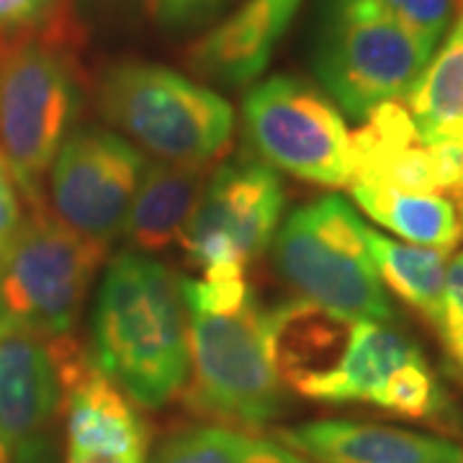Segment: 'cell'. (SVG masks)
I'll list each match as a JSON object with an SVG mask.
<instances>
[{
  "instance_id": "6da1fadb",
  "label": "cell",
  "mask_w": 463,
  "mask_h": 463,
  "mask_svg": "<svg viewBox=\"0 0 463 463\" xmlns=\"http://www.w3.org/2000/svg\"><path fill=\"white\" fill-rule=\"evenodd\" d=\"M270 315L281 376L301 397L365 404L438 428L458 422L422 347L392 322H347L301 298Z\"/></svg>"
},
{
  "instance_id": "7a4b0ae2",
  "label": "cell",
  "mask_w": 463,
  "mask_h": 463,
  "mask_svg": "<svg viewBox=\"0 0 463 463\" xmlns=\"http://www.w3.org/2000/svg\"><path fill=\"white\" fill-rule=\"evenodd\" d=\"M90 361L147 410L185 392L191 340L181 279L149 252L121 250L106 265L90 319Z\"/></svg>"
},
{
  "instance_id": "3957f363",
  "label": "cell",
  "mask_w": 463,
  "mask_h": 463,
  "mask_svg": "<svg viewBox=\"0 0 463 463\" xmlns=\"http://www.w3.org/2000/svg\"><path fill=\"white\" fill-rule=\"evenodd\" d=\"M181 288L191 340L188 407L242 430H258L276 420L286 381L270 309L245 279H181Z\"/></svg>"
},
{
  "instance_id": "277c9868",
  "label": "cell",
  "mask_w": 463,
  "mask_h": 463,
  "mask_svg": "<svg viewBox=\"0 0 463 463\" xmlns=\"http://www.w3.org/2000/svg\"><path fill=\"white\" fill-rule=\"evenodd\" d=\"M83 109L70 18L0 33V160L24 203L47 209V178Z\"/></svg>"
},
{
  "instance_id": "5b68a950",
  "label": "cell",
  "mask_w": 463,
  "mask_h": 463,
  "mask_svg": "<svg viewBox=\"0 0 463 463\" xmlns=\"http://www.w3.org/2000/svg\"><path fill=\"white\" fill-rule=\"evenodd\" d=\"M96 99L106 124L155 163L212 165L232 145L230 100L165 65H111L100 75Z\"/></svg>"
},
{
  "instance_id": "8992f818",
  "label": "cell",
  "mask_w": 463,
  "mask_h": 463,
  "mask_svg": "<svg viewBox=\"0 0 463 463\" xmlns=\"http://www.w3.org/2000/svg\"><path fill=\"white\" fill-rule=\"evenodd\" d=\"M435 47L373 0H319L312 70L350 118L412 93Z\"/></svg>"
},
{
  "instance_id": "52a82bcc",
  "label": "cell",
  "mask_w": 463,
  "mask_h": 463,
  "mask_svg": "<svg viewBox=\"0 0 463 463\" xmlns=\"http://www.w3.org/2000/svg\"><path fill=\"white\" fill-rule=\"evenodd\" d=\"M353 203L322 196L283 222L273 240V268L297 291L327 315L347 322H392L397 312L381 281Z\"/></svg>"
},
{
  "instance_id": "ba28073f",
  "label": "cell",
  "mask_w": 463,
  "mask_h": 463,
  "mask_svg": "<svg viewBox=\"0 0 463 463\" xmlns=\"http://www.w3.org/2000/svg\"><path fill=\"white\" fill-rule=\"evenodd\" d=\"M106 250L62 227L47 209H32L0 255V319L50 340L67 337Z\"/></svg>"
},
{
  "instance_id": "9c48e42d",
  "label": "cell",
  "mask_w": 463,
  "mask_h": 463,
  "mask_svg": "<svg viewBox=\"0 0 463 463\" xmlns=\"http://www.w3.org/2000/svg\"><path fill=\"white\" fill-rule=\"evenodd\" d=\"M250 147L273 170L340 188L353 181L350 129L332 99L294 75L252 85L242 100Z\"/></svg>"
},
{
  "instance_id": "30bf717a",
  "label": "cell",
  "mask_w": 463,
  "mask_h": 463,
  "mask_svg": "<svg viewBox=\"0 0 463 463\" xmlns=\"http://www.w3.org/2000/svg\"><path fill=\"white\" fill-rule=\"evenodd\" d=\"M283 201L281 178L263 160L240 155L216 167L181 237L199 279H245L279 234Z\"/></svg>"
},
{
  "instance_id": "8fae6325",
  "label": "cell",
  "mask_w": 463,
  "mask_h": 463,
  "mask_svg": "<svg viewBox=\"0 0 463 463\" xmlns=\"http://www.w3.org/2000/svg\"><path fill=\"white\" fill-rule=\"evenodd\" d=\"M142 173L145 155L121 134L72 129L52 163L47 212L83 240L109 248L124 232Z\"/></svg>"
},
{
  "instance_id": "7c38bea8",
  "label": "cell",
  "mask_w": 463,
  "mask_h": 463,
  "mask_svg": "<svg viewBox=\"0 0 463 463\" xmlns=\"http://www.w3.org/2000/svg\"><path fill=\"white\" fill-rule=\"evenodd\" d=\"M75 343L11 327L0 337V438L14 448L50 430L65 399V364Z\"/></svg>"
},
{
  "instance_id": "4fadbf2b",
  "label": "cell",
  "mask_w": 463,
  "mask_h": 463,
  "mask_svg": "<svg viewBox=\"0 0 463 463\" xmlns=\"http://www.w3.org/2000/svg\"><path fill=\"white\" fill-rule=\"evenodd\" d=\"M67 453H147L149 432L134 402L72 345L65 364Z\"/></svg>"
},
{
  "instance_id": "5bb4252c",
  "label": "cell",
  "mask_w": 463,
  "mask_h": 463,
  "mask_svg": "<svg viewBox=\"0 0 463 463\" xmlns=\"http://www.w3.org/2000/svg\"><path fill=\"white\" fill-rule=\"evenodd\" d=\"M276 440L315 463H463V448L448 438L353 420L304 422Z\"/></svg>"
},
{
  "instance_id": "9a60e30c",
  "label": "cell",
  "mask_w": 463,
  "mask_h": 463,
  "mask_svg": "<svg viewBox=\"0 0 463 463\" xmlns=\"http://www.w3.org/2000/svg\"><path fill=\"white\" fill-rule=\"evenodd\" d=\"M301 0H245L191 47V67L216 83L248 85L263 72Z\"/></svg>"
},
{
  "instance_id": "2e32d148",
  "label": "cell",
  "mask_w": 463,
  "mask_h": 463,
  "mask_svg": "<svg viewBox=\"0 0 463 463\" xmlns=\"http://www.w3.org/2000/svg\"><path fill=\"white\" fill-rule=\"evenodd\" d=\"M212 165H145L124 237L139 252H155L181 240L209 183Z\"/></svg>"
},
{
  "instance_id": "e0dca14e",
  "label": "cell",
  "mask_w": 463,
  "mask_h": 463,
  "mask_svg": "<svg viewBox=\"0 0 463 463\" xmlns=\"http://www.w3.org/2000/svg\"><path fill=\"white\" fill-rule=\"evenodd\" d=\"M407 111L430 147L463 152V0H456L443 42L407 96Z\"/></svg>"
},
{
  "instance_id": "ac0fdd59",
  "label": "cell",
  "mask_w": 463,
  "mask_h": 463,
  "mask_svg": "<svg viewBox=\"0 0 463 463\" xmlns=\"http://www.w3.org/2000/svg\"><path fill=\"white\" fill-rule=\"evenodd\" d=\"M350 196L383 230L402 242L453 252L463 240L458 203L443 194H407L350 183Z\"/></svg>"
},
{
  "instance_id": "d6986e66",
  "label": "cell",
  "mask_w": 463,
  "mask_h": 463,
  "mask_svg": "<svg viewBox=\"0 0 463 463\" xmlns=\"http://www.w3.org/2000/svg\"><path fill=\"white\" fill-rule=\"evenodd\" d=\"M365 237L381 281L440 335L446 312V252L402 242L371 227L365 230Z\"/></svg>"
},
{
  "instance_id": "ffe728a7",
  "label": "cell",
  "mask_w": 463,
  "mask_h": 463,
  "mask_svg": "<svg viewBox=\"0 0 463 463\" xmlns=\"http://www.w3.org/2000/svg\"><path fill=\"white\" fill-rule=\"evenodd\" d=\"M255 438L227 425H194L167 435L149 463H250Z\"/></svg>"
},
{
  "instance_id": "44dd1931",
  "label": "cell",
  "mask_w": 463,
  "mask_h": 463,
  "mask_svg": "<svg viewBox=\"0 0 463 463\" xmlns=\"http://www.w3.org/2000/svg\"><path fill=\"white\" fill-rule=\"evenodd\" d=\"M386 14L420 33L438 50L456 14V0H373Z\"/></svg>"
},
{
  "instance_id": "7402d4cb",
  "label": "cell",
  "mask_w": 463,
  "mask_h": 463,
  "mask_svg": "<svg viewBox=\"0 0 463 463\" xmlns=\"http://www.w3.org/2000/svg\"><path fill=\"white\" fill-rule=\"evenodd\" d=\"M65 18V0H0V33L47 29Z\"/></svg>"
},
{
  "instance_id": "603a6c76",
  "label": "cell",
  "mask_w": 463,
  "mask_h": 463,
  "mask_svg": "<svg viewBox=\"0 0 463 463\" xmlns=\"http://www.w3.org/2000/svg\"><path fill=\"white\" fill-rule=\"evenodd\" d=\"M440 337L446 343L450 358L463 371V250L453 255L448 263L446 281V312Z\"/></svg>"
},
{
  "instance_id": "cb8c5ba5",
  "label": "cell",
  "mask_w": 463,
  "mask_h": 463,
  "mask_svg": "<svg viewBox=\"0 0 463 463\" xmlns=\"http://www.w3.org/2000/svg\"><path fill=\"white\" fill-rule=\"evenodd\" d=\"M227 0H152L157 24L167 32H191L209 24Z\"/></svg>"
},
{
  "instance_id": "d4e9b609",
  "label": "cell",
  "mask_w": 463,
  "mask_h": 463,
  "mask_svg": "<svg viewBox=\"0 0 463 463\" xmlns=\"http://www.w3.org/2000/svg\"><path fill=\"white\" fill-rule=\"evenodd\" d=\"M21 194H18L16 183L11 178L8 167L0 160V255L5 245L11 242L14 232L18 230L24 212H21Z\"/></svg>"
},
{
  "instance_id": "484cf974",
  "label": "cell",
  "mask_w": 463,
  "mask_h": 463,
  "mask_svg": "<svg viewBox=\"0 0 463 463\" xmlns=\"http://www.w3.org/2000/svg\"><path fill=\"white\" fill-rule=\"evenodd\" d=\"M11 463H62L57 438L50 430H44L21 440L18 446H14Z\"/></svg>"
},
{
  "instance_id": "4316f807",
  "label": "cell",
  "mask_w": 463,
  "mask_h": 463,
  "mask_svg": "<svg viewBox=\"0 0 463 463\" xmlns=\"http://www.w3.org/2000/svg\"><path fill=\"white\" fill-rule=\"evenodd\" d=\"M250 463H309L297 450L283 446L281 440H268V438H255L252 443V461Z\"/></svg>"
},
{
  "instance_id": "83f0119b",
  "label": "cell",
  "mask_w": 463,
  "mask_h": 463,
  "mask_svg": "<svg viewBox=\"0 0 463 463\" xmlns=\"http://www.w3.org/2000/svg\"><path fill=\"white\" fill-rule=\"evenodd\" d=\"M147 453L111 456V453H67V463H145Z\"/></svg>"
},
{
  "instance_id": "f1b7e54d",
  "label": "cell",
  "mask_w": 463,
  "mask_h": 463,
  "mask_svg": "<svg viewBox=\"0 0 463 463\" xmlns=\"http://www.w3.org/2000/svg\"><path fill=\"white\" fill-rule=\"evenodd\" d=\"M11 456H14V448L0 438V463H11Z\"/></svg>"
},
{
  "instance_id": "f546056e",
  "label": "cell",
  "mask_w": 463,
  "mask_h": 463,
  "mask_svg": "<svg viewBox=\"0 0 463 463\" xmlns=\"http://www.w3.org/2000/svg\"><path fill=\"white\" fill-rule=\"evenodd\" d=\"M11 330V325H8V322H3V319H0V337H3V335H5V332Z\"/></svg>"
},
{
  "instance_id": "4dcf8cb0",
  "label": "cell",
  "mask_w": 463,
  "mask_h": 463,
  "mask_svg": "<svg viewBox=\"0 0 463 463\" xmlns=\"http://www.w3.org/2000/svg\"><path fill=\"white\" fill-rule=\"evenodd\" d=\"M456 203H458V212H461V222H463V199H458Z\"/></svg>"
}]
</instances>
